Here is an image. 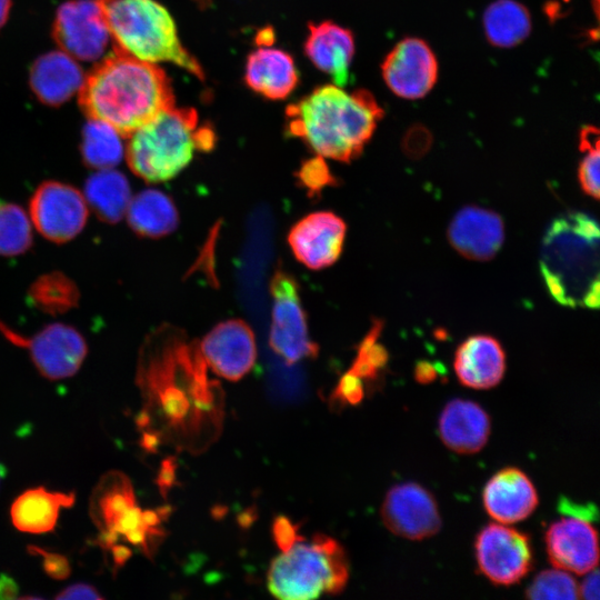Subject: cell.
Masks as SVG:
<instances>
[{
    "label": "cell",
    "instance_id": "cell-1",
    "mask_svg": "<svg viewBox=\"0 0 600 600\" xmlns=\"http://www.w3.org/2000/svg\"><path fill=\"white\" fill-rule=\"evenodd\" d=\"M138 384L146 399L137 423L182 449L201 451L221 430L223 397L210 380L199 344L169 328L157 331L141 352Z\"/></svg>",
    "mask_w": 600,
    "mask_h": 600
},
{
    "label": "cell",
    "instance_id": "cell-2",
    "mask_svg": "<svg viewBox=\"0 0 600 600\" xmlns=\"http://www.w3.org/2000/svg\"><path fill=\"white\" fill-rule=\"evenodd\" d=\"M79 92L80 106L89 118L111 124L123 136L174 104L161 68L118 50L96 66Z\"/></svg>",
    "mask_w": 600,
    "mask_h": 600
},
{
    "label": "cell",
    "instance_id": "cell-3",
    "mask_svg": "<svg viewBox=\"0 0 600 600\" xmlns=\"http://www.w3.org/2000/svg\"><path fill=\"white\" fill-rule=\"evenodd\" d=\"M286 114L290 136L322 158L349 162L362 152L383 109L369 91L327 84L290 104Z\"/></svg>",
    "mask_w": 600,
    "mask_h": 600
},
{
    "label": "cell",
    "instance_id": "cell-4",
    "mask_svg": "<svg viewBox=\"0 0 600 600\" xmlns=\"http://www.w3.org/2000/svg\"><path fill=\"white\" fill-rule=\"evenodd\" d=\"M540 269L551 297L567 307H599V227L583 212L554 219L542 240Z\"/></svg>",
    "mask_w": 600,
    "mask_h": 600
},
{
    "label": "cell",
    "instance_id": "cell-5",
    "mask_svg": "<svg viewBox=\"0 0 600 600\" xmlns=\"http://www.w3.org/2000/svg\"><path fill=\"white\" fill-rule=\"evenodd\" d=\"M214 140L211 129L198 126L196 111L173 104L129 134L126 157L134 174L148 182H161L184 169L194 150L211 149Z\"/></svg>",
    "mask_w": 600,
    "mask_h": 600
},
{
    "label": "cell",
    "instance_id": "cell-6",
    "mask_svg": "<svg viewBox=\"0 0 600 600\" xmlns=\"http://www.w3.org/2000/svg\"><path fill=\"white\" fill-rule=\"evenodd\" d=\"M116 50L136 59L171 62L199 79V62L181 44L176 23L156 0H98Z\"/></svg>",
    "mask_w": 600,
    "mask_h": 600
},
{
    "label": "cell",
    "instance_id": "cell-7",
    "mask_svg": "<svg viewBox=\"0 0 600 600\" xmlns=\"http://www.w3.org/2000/svg\"><path fill=\"white\" fill-rule=\"evenodd\" d=\"M274 558L267 576L268 589L281 600H310L321 593L341 592L349 578L343 548L332 538L317 533Z\"/></svg>",
    "mask_w": 600,
    "mask_h": 600
},
{
    "label": "cell",
    "instance_id": "cell-8",
    "mask_svg": "<svg viewBox=\"0 0 600 600\" xmlns=\"http://www.w3.org/2000/svg\"><path fill=\"white\" fill-rule=\"evenodd\" d=\"M272 320L270 346L288 364L314 358L319 348L310 337L296 279L278 269L271 279Z\"/></svg>",
    "mask_w": 600,
    "mask_h": 600
},
{
    "label": "cell",
    "instance_id": "cell-9",
    "mask_svg": "<svg viewBox=\"0 0 600 600\" xmlns=\"http://www.w3.org/2000/svg\"><path fill=\"white\" fill-rule=\"evenodd\" d=\"M29 211L31 223L41 236L54 243H64L84 228L89 206L71 184L46 181L34 190Z\"/></svg>",
    "mask_w": 600,
    "mask_h": 600
},
{
    "label": "cell",
    "instance_id": "cell-10",
    "mask_svg": "<svg viewBox=\"0 0 600 600\" xmlns=\"http://www.w3.org/2000/svg\"><path fill=\"white\" fill-rule=\"evenodd\" d=\"M474 547L479 570L494 584H514L532 569L530 538L513 528L490 523Z\"/></svg>",
    "mask_w": 600,
    "mask_h": 600
},
{
    "label": "cell",
    "instance_id": "cell-11",
    "mask_svg": "<svg viewBox=\"0 0 600 600\" xmlns=\"http://www.w3.org/2000/svg\"><path fill=\"white\" fill-rule=\"evenodd\" d=\"M52 36L69 56L84 61L99 59L110 32L98 0H71L57 11Z\"/></svg>",
    "mask_w": 600,
    "mask_h": 600
},
{
    "label": "cell",
    "instance_id": "cell-12",
    "mask_svg": "<svg viewBox=\"0 0 600 600\" xmlns=\"http://www.w3.org/2000/svg\"><path fill=\"white\" fill-rule=\"evenodd\" d=\"M438 69L437 57L430 46L414 37L399 41L381 64L387 87L407 100L426 97L437 83Z\"/></svg>",
    "mask_w": 600,
    "mask_h": 600
},
{
    "label": "cell",
    "instance_id": "cell-13",
    "mask_svg": "<svg viewBox=\"0 0 600 600\" xmlns=\"http://www.w3.org/2000/svg\"><path fill=\"white\" fill-rule=\"evenodd\" d=\"M381 518L392 533L410 540L429 538L441 528L436 499L414 482L393 486L387 492Z\"/></svg>",
    "mask_w": 600,
    "mask_h": 600
},
{
    "label": "cell",
    "instance_id": "cell-14",
    "mask_svg": "<svg viewBox=\"0 0 600 600\" xmlns=\"http://www.w3.org/2000/svg\"><path fill=\"white\" fill-rule=\"evenodd\" d=\"M13 342L26 347L39 372L50 379L70 378L80 369L86 356L87 343L73 327L53 323L44 327L32 338L11 334Z\"/></svg>",
    "mask_w": 600,
    "mask_h": 600
},
{
    "label": "cell",
    "instance_id": "cell-15",
    "mask_svg": "<svg viewBox=\"0 0 600 600\" xmlns=\"http://www.w3.org/2000/svg\"><path fill=\"white\" fill-rule=\"evenodd\" d=\"M199 349L207 366L230 381H237L247 374L257 357L253 332L239 319L217 324L201 340Z\"/></svg>",
    "mask_w": 600,
    "mask_h": 600
},
{
    "label": "cell",
    "instance_id": "cell-16",
    "mask_svg": "<svg viewBox=\"0 0 600 600\" xmlns=\"http://www.w3.org/2000/svg\"><path fill=\"white\" fill-rule=\"evenodd\" d=\"M346 229L344 221L337 214L329 211L313 212L290 229L288 241L301 263L309 269L320 270L340 257Z\"/></svg>",
    "mask_w": 600,
    "mask_h": 600
},
{
    "label": "cell",
    "instance_id": "cell-17",
    "mask_svg": "<svg viewBox=\"0 0 600 600\" xmlns=\"http://www.w3.org/2000/svg\"><path fill=\"white\" fill-rule=\"evenodd\" d=\"M546 547L550 562L558 569L581 576L597 568L598 533L584 519L553 522L546 533Z\"/></svg>",
    "mask_w": 600,
    "mask_h": 600
},
{
    "label": "cell",
    "instance_id": "cell-18",
    "mask_svg": "<svg viewBox=\"0 0 600 600\" xmlns=\"http://www.w3.org/2000/svg\"><path fill=\"white\" fill-rule=\"evenodd\" d=\"M448 238L451 246L463 257L477 261L490 260L502 247L503 221L492 210L467 206L451 220Z\"/></svg>",
    "mask_w": 600,
    "mask_h": 600
},
{
    "label": "cell",
    "instance_id": "cell-19",
    "mask_svg": "<svg viewBox=\"0 0 600 600\" xmlns=\"http://www.w3.org/2000/svg\"><path fill=\"white\" fill-rule=\"evenodd\" d=\"M483 506L489 516L502 524L528 518L538 506L537 490L528 476L517 468H504L487 482Z\"/></svg>",
    "mask_w": 600,
    "mask_h": 600
},
{
    "label": "cell",
    "instance_id": "cell-20",
    "mask_svg": "<svg viewBox=\"0 0 600 600\" xmlns=\"http://www.w3.org/2000/svg\"><path fill=\"white\" fill-rule=\"evenodd\" d=\"M259 40V47L247 58L246 83L268 99H284L299 81L294 61L284 50L271 47L270 41Z\"/></svg>",
    "mask_w": 600,
    "mask_h": 600
},
{
    "label": "cell",
    "instance_id": "cell-21",
    "mask_svg": "<svg viewBox=\"0 0 600 600\" xmlns=\"http://www.w3.org/2000/svg\"><path fill=\"white\" fill-rule=\"evenodd\" d=\"M453 368L463 386L477 390L490 389L504 374L506 353L496 338L471 336L458 347Z\"/></svg>",
    "mask_w": 600,
    "mask_h": 600
},
{
    "label": "cell",
    "instance_id": "cell-22",
    "mask_svg": "<svg viewBox=\"0 0 600 600\" xmlns=\"http://www.w3.org/2000/svg\"><path fill=\"white\" fill-rule=\"evenodd\" d=\"M304 52L318 69L332 78L334 84L343 87L348 83L354 54L350 30L329 21L310 24Z\"/></svg>",
    "mask_w": 600,
    "mask_h": 600
},
{
    "label": "cell",
    "instance_id": "cell-23",
    "mask_svg": "<svg viewBox=\"0 0 600 600\" xmlns=\"http://www.w3.org/2000/svg\"><path fill=\"white\" fill-rule=\"evenodd\" d=\"M439 434L450 450L464 454L476 453L488 441L490 418L478 403L453 399L440 414Z\"/></svg>",
    "mask_w": 600,
    "mask_h": 600
},
{
    "label": "cell",
    "instance_id": "cell-24",
    "mask_svg": "<svg viewBox=\"0 0 600 600\" xmlns=\"http://www.w3.org/2000/svg\"><path fill=\"white\" fill-rule=\"evenodd\" d=\"M84 74L66 52L51 51L39 57L30 69V87L37 98L49 106H59L80 91Z\"/></svg>",
    "mask_w": 600,
    "mask_h": 600
},
{
    "label": "cell",
    "instance_id": "cell-25",
    "mask_svg": "<svg viewBox=\"0 0 600 600\" xmlns=\"http://www.w3.org/2000/svg\"><path fill=\"white\" fill-rule=\"evenodd\" d=\"M74 501V492H52L43 487L29 489L13 501L11 521L22 532H50L56 528L60 509L72 507Z\"/></svg>",
    "mask_w": 600,
    "mask_h": 600
},
{
    "label": "cell",
    "instance_id": "cell-26",
    "mask_svg": "<svg viewBox=\"0 0 600 600\" xmlns=\"http://www.w3.org/2000/svg\"><path fill=\"white\" fill-rule=\"evenodd\" d=\"M131 229L139 236L159 238L178 226L179 214L172 200L163 192L147 189L131 198L127 210Z\"/></svg>",
    "mask_w": 600,
    "mask_h": 600
},
{
    "label": "cell",
    "instance_id": "cell-27",
    "mask_svg": "<svg viewBox=\"0 0 600 600\" xmlns=\"http://www.w3.org/2000/svg\"><path fill=\"white\" fill-rule=\"evenodd\" d=\"M88 206L103 221L116 223L122 219L131 201L128 179L113 169L98 170L84 186Z\"/></svg>",
    "mask_w": 600,
    "mask_h": 600
},
{
    "label": "cell",
    "instance_id": "cell-28",
    "mask_svg": "<svg viewBox=\"0 0 600 600\" xmlns=\"http://www.w3.org/2000/svg\"><path fill=\"white\" fill-rule=\"evenodd\" d=\"M529 10L517 0H496L483 13L487 40L497 48H512L526 40L531 31Z\"/></svg>",
    "mask_w": 600,
    "mask_h": 600
},
{
    "label": "cell",
    "instance_id": "cell-29",
    "mask_svg": "<svg viewBox=\"0 0 600 600\" xmlns=\"http://www.w3.org/2000/svg\"><path fill=\"white\" fill-rule=\"evenodd\" d=\"M133 506L136 497L130 480L119 471H111L101 478L93 490L90 514L101 532L109 531Z\"/></svg>",
    "mask_w": 600,
    "mask_h": 600
},
{
    "label": "cell",
    "instance_id": "cell-30",
    "mask_svg": "<svg viewBox=\"0 0 600 600\" xmlns=\"http://www.w3.org/2000/svg\"><path fill=\"white\" fill-rule=\"evenodd\" d=\"M81 156L90 168L112 169L124 156L121 133L111 124L90 118L82 131Z\"/></svg>",
    "mask_w": 600,
    "mask_h": 600
},
{
    "label": "cell",
    "instance_id": "cell-31",
    "mask_svg": "<svg viewBox=\"0 0 600 600\" xmlns=\"http://www.w3.org/2000/svg\"><path fill=\"white\" fill-rule=\"evenodd\" d=\"M32 243L31 222L17 204L0 199V256L26 252Z\"/></svg>",
    "mask_w": 600,
    "mask_h": 600
},
{
    "label": "cell",
    "instance_id": "cell-32",
    "mask_svg": "<svg viewBox=\"0 0 600 600\" xmlns=\"http://www.w3.org/2000/svg\"><path fill=\"white\" fill-rule=\"evenodd\" d=\"M526 597L532 600H576L579 586L568 571L558 568L544 570L532 580Z\"/></svg>",
    "mask_w": 600,
    "mask_h": 600
},
{
    "label": "cell",
    "instance_id": "cell-33",
    "mask_svg": "<svg viewBox=\"0 0 600 600\" xmlns=\"http://www.w3.org/2000/svg\"><path fill=\"white\" fill-rule=\"evenodd\" d=\"M580 150L584 152L578 169V178L582 190L599 199V131L588 126L580 131Z\"/></svg>",
    "mask_w": 600,
    "mask_h": 600
},
{
    "label": "cell",
    "instance_id": "cell-34",
    "mask_svg": "<svg viewBox=\"0 0 600 600\" xmlns=\"http://www.w3.org/2000/svg\"><path fill=\"white\" fill-rule=\"evenodd\" d=\"M364 396L362 380L352 372H346L339 380L330 397V404L342 408L346 404H358Z\"/></svg>",
    "mask_w": 600,
    "mask_h": 600
},
{
    "label": "cell",
    "instance_id": "cell-35",
    "mask_svg": "<svg viewBox=\"0 0 600 600\" xmlns=\"http://www.w3.org/2000/svg\"><path fill=\"white\" fill-rule=\"evenodd\" d=\"M298 178L302 184L312 192H318L323 187L332 184L334 181L320 156L303 163L298 173Z\"/></svg>",
    "mask_w": 600,
    "mask_h": 600
},
{
    "label": "cell",
    "instance_id": "cell-36",
    "mask_svg": "<svg viewBox=\"0 0 600 600\" xmlns=\"http://www.w3.org/2000/svg\"><path fill=\"white\" fill-rule=\"evenodd\" d=\"M28 550L30 553L41 557L42 568L49 577L57 580H64L70 576L71 567L64 556L46 551L36 546H29Z\"/></svg>",
    "mask_w": 600,
    "mask_h": 600
},
{
    "label": "cell",
    "instance_id": "cell-37",
    "mask_svg": "<svg viewBox=\"0 0 600 600\" xmlns=\"http://www.w3.org/2000/svg\"><path fill=\"white\" fill-rule=\"evenodd\" d=\"M273 540L282 552L288 551L294 543L304 539L299 534L298 526L284 516H278L272 522Z\"/></svg>",
    "mask_w": 600,
    "mask_h": 600
},
{
    "label": "cell",
    "instance_id": "cell-38",
    "mask_svg": "<svg viewBox=\"0 0 600 600\" xmlns=\"http://www.w3.org/2000/svg\"><path fill=\"white\" fill-rule=\"evenodd\" d=\"M177 461L174 457L162 460L160 470L156 478V484L163 498H167L170 489L177 483L176 478Z\"/></svg>",
    "mask_w": 600,
    "mask_h": 600
},
{
    "label": "cell",
    "instance_id": "cell-39",
    "mask_svg": "<svg viewBox=\"0 0 600 600\" xmlns=\"http://www.w3.org/2000/svg\"><path fill=\"white\" fill-rule=\"evenodd\" d=\"M56 599H102V596L90 584L77 583L63 589Z\"/></svg>",
    "mask_w": 600,
    "mask_h": 600
},
{
    "label": "cell",
    "instance_id": "cell-40",
    "mask_svg": "<svg viewBox=\"0 0 600 600\" xmlns=\"http://www.w3.org/2000/svg\"><path fill=\"white\" fill-rule=\"evenodd\" d=\"M579 598L586 600L599 599V572L597 568L588 572V576L579 587Z\"/></svg>",
    "mask_w": 600,
    "mask_h": 600
},
{
    "label": "cell",
    "instance_id": "cell-41",
    "mask_svg": "<svg viewBox=\"0 0 600 600\" xmlns=\"http://www.w3.org/2000/svg\"><path fill=\"white\" fill-rule=\"evenodd\" d=\"M414 377L421 383H428L436 379V368L427 361H421L416 366Z\"/></svg>",
    "mask_w": 600,
    "mask_h": 600
},
{
    "label": "cell",
    "instance_id": "cell-42",
    "mask_svg": "<svg viewBox=\"0 0 600 600\" xmlns=\"http://www.w3.org/2000/svg\"><path fill=\"white\" fill-rule=\"evenodd\" d=\"M18 591V586L11 577L0 574V599L17 598Z\"/></svg>",
    "mask_w": 600,
    "mask_h": 600
},
{
    "label": "cell",
    "instance_id": "cell-43",
    "mask_svg": "<svg viewBox=\"0 0 600 600\" xmlns=\"http://www.w3.org/2000/svg\"><path fill=\"white\" fill-rule=\"evenodd\" d=\"M109 550L112 554L113 564L116 568L123 566L132 554L130 548L118 543L112 546Z\"/></svg>",
    "mask_w": 600,
    "mask_h": 600
},
{
    "label": "cell",
    "instance_id": "cell-44",
    "mask_svg": "<svg viewBox=\"0 0 600 600\" xmlns=\"http://www.w3.org/2000/svg\"><path fill=\"white\" fill-rule=\"evenodd\" d=\"M257 511L253 508H249L238 516V523L242 528L250 527L257 518Z\"/></svg>",
    "mask_w": 600,
    "mask_h": 600
},
{
    "label": "cell",
    "instance_id": "cell-45",
    "mask_svg": "<svg viewBox=\"0 0 600 600\" xmlns=\"http://www.w3.org/2000/svg\"><path fill=\"white\" fill-rule=\"evenodd\" d=\"M11 7V0H0V27L7 21Z\"/></svg>",
    "mask_w": 600,
    "mask_h": 600
}]
</instances>
